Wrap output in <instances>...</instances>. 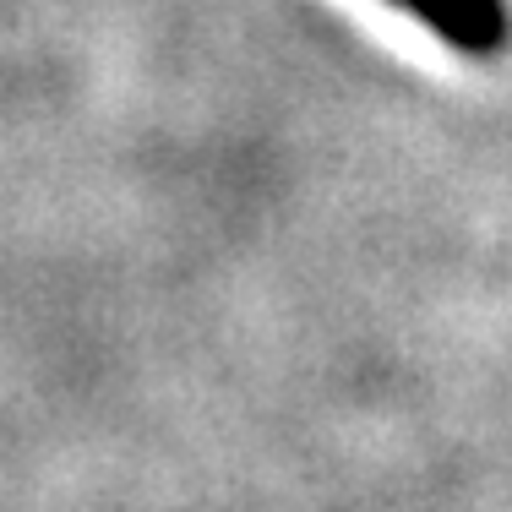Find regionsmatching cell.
Listing matches in <instances>:
<instances>
[{
  "instance_id": "cell-1",
  "label": "cell",
  "mask_w": 512,
  "mask_h": 512,
  "mask_svg": "<svg viewBox=\"0 0 512 512\" xmlns=\"http://www.w3.org/2000/svg\"><path fill=\"white\" fill-rule=\"evenodd\" d=\"M398 11H409L414 22L447 39L463 55H502L512 39V11L507 0H393Z\"/></svg>"
}]
</instances>
